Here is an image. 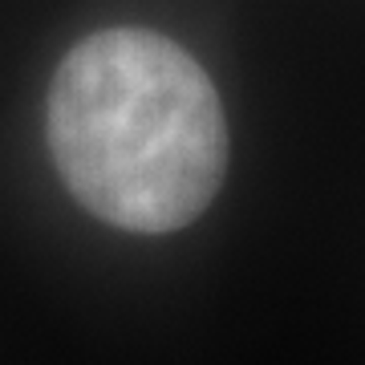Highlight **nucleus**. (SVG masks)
Listing matches in <instances>:
<instances>
[{
    "label": "nucleus",
    "instance_id": "f257e3e1",
    "mask_svg": "<svg viewBox=\"0 0 365 365\" xmlns=\"http://www.w3.org/2000/svg\"><path fill=\"white\" fill-rule=\"evenodd\" d=\"M49 150L90 215L158 235L187 227L220 191L227 126L187 49L146 29H106L53 73Z\"/></svg>",
    "mask_w": 365,
    "mask_h": 365
}]
</instances>
